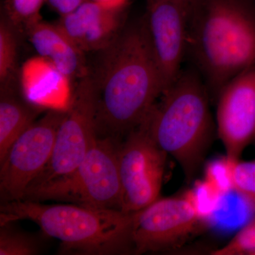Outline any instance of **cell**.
Instances as JSON below:
<instances>
[{"mask_svg": "<svg viewBox=\"0 0 255 255\" xmlns=\"http://www.w3.org/2000/svg\"><path fill=\"white\" fill-rule=\"evenodd\" d=\"M98 52L90 75L97 94V134L119 140L143 122L164 92L144 16L124 25Z\"/></svg>", "mask_w": 255, "mask_h": 255, "instance_id": "cell-1", "label": "cell"}, {"mask_svg": "<svg viewBox=\"0 0 255 255\" xmlns=\"http://www.w3.org/2000/svg\"><path fill=\"white\" fill-rule=\"evenodd\" d=\"M187 53L210 98L255 68L254 0H200L188 19Z\"/></svg>", "mask_w": 255, "mask_h": 255, "instance_id": "cell-2", "label": "cell"}, {"mask_svg": "<svg viewBox=\"0 0 255 255\" xmlns=\"http://www.w3.org/2000/svg\"><path fill=\"white\" fill-rule=\"evenodd\" d=\"M134 213L26 199L3 203L0 223L26 220L60 242L64 254L116 255L133 253Z\"/></svg>", "mask_w": 255, "mask_h": 255, "instance_id": "cell-3", "label": "cell"}, {"mask_svg": "<svg viewBox=\"0 0 255 255\" xmlns=\"http://www.w3.org/2000/svg\"><path fill=\"white\" fill-rule=\"evenodd\" d=\"M210 96L196 70H182L150 113V133L159 147L193 179L206 157L212 137Z\"/></svg>", "mask_w": 255, "mask_h": 255, "instance_id": "cell-4", "label": "cell"}, {"mask_svg": "<svg viewBox=\"0 0 255 255\" xmlns=\"http://www.w3.org/2000/svg\"><path fill=\"white\" fill-rule=\"evenodd\" d=\"M119 146L117 139L99 137L81 163L70 173L30 187L23 199L122 211Z\"/></svg>", "mask_w": 255, "mask_h": 255, "instance_id": "cell-5", "label": "cell"}, {"mask_svg": "<svg viewBox=\"0 0 255 255\" xmlns=\"http://www.w3.org/2000/svg\"><path fill=\"white\" fill-rule=\"evenodd\" d=\"M97 102L94 82L87 73L70 96L49 163L30 187L70 173L81 163L99 137Z\"/></svg>", "mask_w": 255, "mask_h": 255, "instance_id": "cell-6", "label": "cell"}, {"mask_svg": "<svg viewBox=\"0 0 255 255\" xmlns=\"http://www.w3.org/2000/svg\"><path fill=\"white\" fill-rule=\"evenodd\" d=\"M66 108L49 107L16 139L0 162L2 203L21 200L44 170L53 154L57 131Z\"/></svg>", "mask_w": 255, "mask_h": 255, "instance_id": "cell-7", "label": "cell"}, {"mask_svg": "<svg viewBox=\"0 0 255 255\" xmlns=\"http://www.w3.org/2000/svg\"><path fill=\"white\" fill-rule=\"evenodd\" d=\"M150 113L119 146L122 211L125 213L140 211L160 197L167 154L151 135Z\"/></svg>", "mask_w": 255, "mask_h": 255, "instance_id": "cell-8", "label": "cell"}, {"mask_svg": "<svg viewBox=\"0 0 255 255\" xmlns=\"http://www.w3.org/2000/svg\"><path fill=\"white\" fill-rule=\"evenodd\" d=\"M204 221L188 194L158 198L134 212L133 253H159L174 249L190 237Z\"/></svg>", "mask_w": 255, "mask_h": 255, "instance_id": "cell-9", "label": "cell"}, {"mask_svg": "<svg viewBox=\"0 0 255 255\" xmlns=\"http://www.w3.org/2000/svg\"><path fill=\"white\" fill-rule=\"evenodd\" d=\"M189 14L187 8L172 0H147L144 19L164 92L182 72L187 50Z\"/></svg>", "mask_w": 255, "mask_h": 255, "instance_id": "cell-10", "label": "cell"}, {"mask_svg": "<svg viewBox=\"0 0 255 255\" xmlns=\"http://www.w3.org/2000/svg\"><path fill=\"white\" fill-rule=\"evenodd\" d=\"M216 100L220 140L226 157L237 160L255 135V68L233 78Z\"/></svg>", "mask_w": 255, "mask_h": 255, "instance_id": "cell-11", "label": "cell"}, {"mask_svg": "<svg viewBox=\"0 0 255 255\" xmlns=\"http://www.w3.org/2000/svg\"><path fill=\"white\" fill-rule=\"evenodd\" d=\"M119 11L87 0L73 12L60 16L56 24L84 53L100 51L123 28Z\"/></svg>", "mask_w": 255, "mask_h": 255, "instance_id": "cell-12", "label": "cell"}, {"mask_svg": "<svg viewBox=\"0 0 255 255\" xmlns=\"http://www.w3.org/2000/svg\"><path fill=\"white\" fill-rule=\"evenodd\" d=\"M28 40L41 58L46 60L68 79L84 76V52L58 26L41 18L28 23L24 28Z\"/></svg>", "mask_w": 255, "mask_h": 255, "instance_id": "cell-13", "label": "cell"}, {"mask_svg": "<svg viewBox=\"0 0 255 255\" xmlns=\"http://www.w3.org/2000/svg\"><path fill=\"white\" fill-rule=\"evenodd\" d=\"M47 107L36 105L18 94L11 84L1 87L0 95V162L20 135Z\"/></svg>", "mask_w": 255, "mask_h": 255, "instance_id": "cell-14", "label": "cell"}, {"mask_svg": "<svg viewBox=\"0 0 255 255\" xmlns=\"http://www.w3.org/2000/svg\"><path fill=\"white\" fill-rule=\"evenodd\" d=\"M67 79L46 60H32L23 70L21 82L23 94L33 103L49 108L48 97L54 96L53 92L58 95L59 91L65 92Z\"/></svg>", "mask_w": 255, "mask_h": 255, "instance_id": "cell-15", "label": "cell"}, {"mask_svg": "<svg viewBox=\"0 0 255 255\" xmlns=\"http://www.w3.org/2000/svg\"><path fill=\"white\" fill-rule=\"evenodd\" d=\"M0 224V255H36L41 253V241L34 236L14 228V222Z\"/></svg>", "mask_w": 255, "mask_h": 255, "instance_id": "cell-16", "label": "cell"}, {"mask_svg": "<svg viewBox=\"0 0 255 255\" xmlns=\"http://www.w3.org/2000/svg\"><path fill=\"white\" fill-rule=\"evenodd\" d=\"M18 28L4 16L0 22V82L1 87L11 84L17 59Z\"/></svg>", "mask_w": 255, "mask_h": 255, "instance_id": "cell-17", "label": "cell"}, {"mask_svg": "<svg viewBox=\"0 0 255 255\" xmlns=\"http://www.w3.org/2000/svg\"><path fill=\"white\" fill-rule=\"evenodd\" d=\"M46 0H4V16L16 28L41 18L40 10Z\"/></svg>", "mask_w": 255, "mask_h": 255, "instance_id": "cell-18", "label": "cell"}, {"mask_svg": "<svg viewBox=\"0 0 255 255\" xmlns=\"http://www.w3.org/2000/svg\"><path fill=\"white\" fill-rule=\"evenodd\" d=\"M231 177L233 191L255 205V159L235 160Z\"/></svg>", "mask_w": 255, "mask_h": 255, "instance_id": "cell-19", "label": "cell"}, {"mask_svg": "<svg viewBox=\"0 0 255 255\" xmlns=\"http://www.w3.org/2000/svg\"><path fill=\"white\" fill-rule=\"evenodd\" d=\"M213 255H255V217L247 223L239 232Z\"/></svg>", "mask_w": 255, "mask_h": 255, "instance_id": "cell-20", "label": "cell"}, {"mask_svg": "<svg viewBox=\"0 0 255 255\" xmlns=\"http://www.w3.org/2000/svg\"><path fill=\"white\" fill-rule=\"evenodd\" d=\"M234 161L226 156L224 158L211 162L206 169V180L211 183L223 195L233 191L231 172Z\"/></svg>", "mask_w": 255, "mask_h": 255, "instance_id": "cell-21", "label": "cell"}, {"mask_svg": "<svg viewBox=\"0 0 255 255\" xmlns=\"http://www.w3.org/2000/svg\"><path fill=\"white\" fill-rule=\"evenodd\" d=\"M85 1L87 0H46V2L61 16L73 12Z\"/></svg>", "mask_w": 255, "mask_h": 255, "instance_id": "cell-22", "label": "cell"}, {"mask_svg": "<svg viewBox=\"0 0 255 255\" xmlns=\"http://www.w3.org/2000/svg\"><path fill=\"white\" fill-rule=\"evenodd\" d=\"M111 9H120L126 0H92Z\"/></svg>", "mask_w": 255, "mask_h": 255, "instance_id": "cell-23", "label": "cell"}, {"mask_svg": "<svg viewBox=\"0 0 255 255\" xmlns=\"http://www.w3.org/2000/svg\"><path fill=\"white\" fill-rule=\"evenodd\" d=\"M172 1H176V2L182 4L184 7L187 8L189 14H190L191 10L194 9V6L199 3L200 0H172Z\"/></svg>", "mask_w": 255, "mask_h": 255, "instance_id": "cell-24", "label": "cell"}]
</instances>
